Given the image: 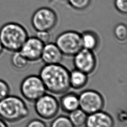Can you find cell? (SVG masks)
<instances>
[{
  "instance_id": "7402d4cb",
  "label": "cell",
  "mask_w": 127,
  "mask_h": 127,
  "mask_svg": "<svg viewBox=\"0 0 127 127\" xmlns=\"http://www.w3.org/2000/svg\"><path fill=\"white\" fill-rule=\"evenodd\" d=\"M114 5L116 9L123 14L127 12V0H115Z\"/></svg>"
},
{
  "instance_id": "8992f818",
  "label": "cell",
  "mask_w": 127,
  "mask_h": 127,
  "mask_svg": "<svg viewBox=\"0 0 127 127\" xmlns=\"http://www.w3.org/2000/svg\"><path fill=\"white\" fill-rule=\"evenodd\" d=\"M57 15L56 12L48 7L37 9L31 17V24L36 31H50L56 25Z\"/></svg>"
},
{
  "instance_id": "ffe728a7",
  "label": "cell",
  "mask_w": 127,
  "mask_h": 127,
  "mask_svg": "<svg viewBox=\"0 0 127 127\" xmlns=\"http://www.w3.org/2000/svg\"><path fill=\"white\" fill-rule=\"evenodd\" d=\"M91 0H67L68 4L77 10H83L90 5Z\"/></svg>"
},
{
  "instance_id": "484cf974",
  "label": "cell",
  "mask_w": 127,
  "mask_h": 127,
  "mask_svg": "<svg viewBox=\"0 0 127 127\" xmlns=\"http://www.w3.org/2000/svg\"><path fill=\"white\" fill-rule=\"evenodd\" d=\"M0 127H8L5 121L0 118Z\"/></svg>"
},
{
  "instance_id": "2e32d148",
  "label": "cell",
  "mask_w": 127,
  "mask_h": 127,
  "mask_svg": "<svg viewBox=\"0 0 127 127\" xmlns=\"http://www.w3.org/2000/svg\"><path fill=\"white\" fill-rule=\"evenodd\" d=\"M69 114L68 118L74 127H80L85 125L87 115L79 108Z\"/></svg>"
},
{
  "instance_id": "3957f363",
  "label": "cell",
  "mask_w": 127,
  "mask_h": 127,
  "mask_svg": "<svg viewBox=\"0 0 127 127\" xmlns=\"http://www.w3.org/2000/svg\"><path fill=\"white\" fill-rule=\"evenodd\" d=\"M28 115L27 106L19 97L9 95L0 100V118L6 122H18Z\"/></svg>"
},
{
  "instance_id": "7c38bea8",
  "label": "cell",
  "mask_w": 127,
  "mask_h": 127,
  "mask_svg": "<svg viewBox=\"0 0 127 127\" xmlns=\"http://www.w3.org/2000/svg\"><path fill=\"white\" fill-rule=\"evenodd\" d=\"M63 54L55 43L48 42L44 46L41 59L45 64H60Z\"/></svg>"
},
{
  "instance_id": "cb8c5ba5",
  "label": "cell",
  "mask_w": 127,
  "mask_h": 127,
  "mask_svg": "<svg viewBox=\"0 0 127 127\" xmlns=\"http://www.w3.org/2000/svg\"><path fill=\"white\" fill-rule=\"evenodd\" d=\"M26 127H47L46 124L41 120L33 119L30 121Z\"/></svg>"
},
{
  "instance_id": "5bb4252c",
  "label": "cell",
  "mask_w": 127,
  "mask_h": 127,
  "mask_svg": "<svg viewBox=\"0 0 127 127\" xmlns=\"http://www.w3.org/2000/svg\"><path fill=\"white\" fill-rule=\"evenodd\" d=\"M88 81L87 74L75 68L69 72L70 87L74 89H79L84 87Z\"/></svg>"
},
{
  "instance_id": "277c9868",
  "label": "cell",
  "mask_w": 127,
  "mask_h": 127,
  "mask_svg": "<svg viewBox=\"0 0 127 127\" xmlns=\"http://www.w3.org/2000/svg\"><path fill=\"white\" fill-rule=\"evenodd\" d=\"M55 43L62 54L67 56H73L82 48L81 34L72 30L60 33Z\"/></svg>"
},
{
  "instance_id": "5b68a950",
  "label": "cell",
  "mask_w": 127,
  "mask_h": 127,
  "mask_svg": "<svg viewBox=\"0 0 127 127\" xmlns=\"http://www.w3.org/2000/svg\"><path fill=\"white\" fill-rule=\"evenodd\" d=\"M46 88L38 75H30L25 77L20 85L22 96L29 101H35L46 93Z\"/></svg>"
},
{
  "instance_id": "9a60e30c",
  "label": "cell",
  "mask_w": 127,
  "mask_h": 127,
  "mask_svg": "<svg viewBox=\"0 0 127 127\" xmlns=\"http://www.w3.org/2000/svg\"><path fill=\"white\" fill-rule=\"evenodd\" d=\"M82 48L94 51L98 46L99 38L97 34L92 31H86L81 34Z\"/></svg>"
},
{
  "instance_id": "44dd1931",
  "label": "cell",
  "mask_w": 127,
  "mask_h": 127,
  "mask_svg": "<svg viewBox=\"0 0 127 127\" xmlns=\"http://www.w3.org/2000/svg\"><path fill=\"white\" fill-rule=\"evenodd\" d=\"M10 93L8 84L4 80L0 79V100L7 97Z\"/></svg>"
},
{
  "instance_id": "6da1fadb",
  "label": "cell",
  "mask_w": 127,
  "mask_h": 127,
  "mask_svg": "<svg viewBox=\"0 0 127 127\" xmlns=\"http://www.w3.org/2000/svg\"><path fill=\"white\" fill-rule=\"evenodd\" d=\"M39 76L46 90L53 94H64L70 88L69 71L60 64H45Z\"/></svg>"
},
{
  "instance_id": "4316f807",
  "label": "cell",
  "mask_w": 127,
  "mask_h": 127,
  "mask_svg": "<svg viewBox=\"0 0 127 127\" xmlns=\"http://www.w3.org/2000/svg\"><path fill=\"white\" fill-rule=\"evenodd\" d=\"M4 48H3V46L2 44V43L0 41V56L2 54L3 52V50H4Z\"/></svg>"
},
{
  "instance_id": "ba28073f",
  "label": "cell",
  "mask_w": 127,
  "mask_h": 127,
  "mask_svg": "<svg viewBox=\"0 0 127 127\" xmlns=\"http://www.w3.org/2000/svg\"><path fill=\"white\" fill-rule=\"evenodd\" d=\"M79 108L87 115L102 110L104 105V99L98 91L87 89L84 90L78 95Z\"/></svg>"
},
{
  "instance_id": "9c48e42d",
  "label": "cell",
  "mask_w": 127,
  "mask_h": 127,
  "mask_svg": "<svg viewBox=\"0 0 127 127\" xmlns=\"http://www.w3.org/2000/svg\"><path fill=\"white\" fill-rule=\"evenodd\" d=\"M73 56V64L76 69L87 75L95 70L96 59L92 51L82 48Z\"/></svg>"
},
{
  "instance_id": "d4e9b609",
  "label": "cell",
  "mask_w": 127,
  "mask_h": 127,
  "mask_svg": "<svg viewBox=\"0 0 127 127\" xmlns=\"http://www.w3.org/2000/svg\"><path fill=\"white\" fill-rule=\"evenodd\" d=\"M118 119L120 120L122 122H124V121L126 120V113L125 112L124 110H122L121 112L119 113L118 115Z\"/></svg>"
},
{
  "instance_id": "52a82bcc",
  "label": "cell",
  "mask_w": 127,
  "mask_h": 127,
  "mask_svg": "<svg viewBox=\"0 0 127 127\" xmlns=\"http://www.w3.org/2000/svg\"><path fill=\"white\" fill-rule=\"evenodd\" d=\"M34 102L35 111L42 119L45 120L53 119L59 112V102L52 95L45 93Z\"/></svg>"
},
{
  "instance_id": "ac0fdd59",
  "label": "cell",
  "mask_w": 127,
  "mask_h": 127,
  "mask_svg": "<svg viewBox=\"0 0 127 127\" xmlns=\"http://www.w3.org/2000/svg\"><path fill=\"white\" fill-rule=\"evenodd\" d=\"M114 34L116 38L121 42H124L127 38V27L124 23H119L114 29Z\"/></svg>"
},
{
  "instance_id": "603a6c76",
  "label": "cell",
  "mask_w": 127,
  "mask_h": 127,
  "mask_svg": "<svg viewBox=\"0 0 127 127\" xmlns=\"http://www.w3.org/2000/svg\"><path fill=\"white\" fill-rule=\"evenodd\" d=\"M35 37H36L42 42L45 44L49 42L51 36L49 31H36V34Z\"/></svg>"
},
{
  "instance_id": "d6986e66",
  "label": "cell",
  "mask_w": 127,
  "mask_h": 127,
  "mask_svg": "<svg viewBox=\"0 0 127 127\" xmlns=\"http://www.w3.org/2000/svg\"><path fill=\"white\" fill-rule=\"evenodd\" d=\"M50 127H74L68 117L60 116L56 118L51 123Z\"/></svg>"
},
{
  "instance_id": "30bf717a",
  "label": "cell",
  "mask_w": 127,
  "mask_h": 127,
  "mask_svg": "<svg viewBox=\"0 0 127 127\" xmlns=\"http://www.w3.org/2000/svg\"><path fill=\"white\" fill-rule=\"evenodd\" d=\"M44 45L35 36L28 37L19 51L29 62H35L41 59Z\"/></svg>"
},
{
  "instance_id": "7a4b0ae2",
  "label": "cell",
  "mask_w": 127,
  "mask_h": 127,
  "mask_svg": "<svg viewBox=\"0 0 127 127\" xmlns=\"http://www.w3.org/2000/svg\"><path fill=\"white\" fill-rule=\"evenodd\" d=\"M28 37L26 29L18 23L7 22L0 28V40L4 49L9 52L19 51Z\"/></svg>"
},
{
  "instance_id": "8fae6325",
  "label": "cell",
  "mask_w": 127,
  "mask_h": 127,
  "mask_svg": "<svg viewBox=\"0 0 127 127\" xmlns=\"http://www.w3.org/2000/svg\"><path fill=\"white\" fill-rule=\"evenodd\" d=\"M112 117L102 110L87 115L85 123V127H113Z\"/></svg>"
},
{
  "instance_id": "e0dca14e",
  "label": "cell",
  "mask_w": 127,
  "mask_h": 127,
  "mask_svg": "<svg viewBox=\"0 0 127 127\" xmlns=\"http://www.w3.org/2000/svg\"><path fill=\"white\" fill-rule=\"evenodd\" d=\"M28 63L29 61L19 51L13 52L11 57V63L14 68L19 70L24 69L27 66Z\"/></svg>"
},
{
  "instance_id": "4fadbf2b",
  "label": "cell",
  "mask_w": 127,
  "mask_h": 127,
  "mask_svg": "<svg viewBox=\"0 0 127 127\" xmlns=\"http://www.w3.org/2000/svg\"><path fill=\"white\" fill-rule=\"evenodd\" d=\"M59 103L63 111L69 113L79 108L78 95L72 92L65 93L61 97Z\"/></svg>"
}]
</instances>
